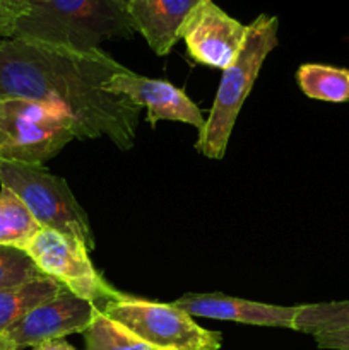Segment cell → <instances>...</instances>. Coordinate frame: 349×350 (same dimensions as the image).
Returning a JSON list of instances; mask_svg holds the SVG:
<instances>
[{
    "label": "cell",
    "mask_w": 349,
    "mask_h": 350,
    "mask_svg": "<svg viewBox=\"0 0 349 350\" xmlns=\"http://www.w3.org/2000/svg\"><path fill=\"white\" fill-rule=\"evenodd\" d=\"M204 0H130L127 12L135 33L142 34L151 50L164 57L181 40L190 14Z\"/></svg>",
    "instance_id": "obj_12"
},
{
    "label": "cell",
    "mask_w": 349,
    "mask_h": 350,
    "mask_svg": "<svg viewBox=\"0 0 349 350\" xmlns=\"http://www.w3.org/2000/svg\"><path fill=\"white\" fill-rule=\"evenodd\" d=\"M82 335L86 340V350H151L132 332L127 330L123 325L109 318L101 310Z\"/></svg>",
    "instance_id": "obj_17"
},
{
    "label": "cell",
    "mask_w": 349,
    "mask_h": 350,
    "mask_svg": "<svg viewBox=\"0 0 349 350\" xmlns=\"http://www.w3.org/2000/svg\"><path fill=\"white\" fill-rule=\"evenodd\" d=\"M0 350H16V349L10 347L5 340H0Z\"/></svg>",
    "instance_id": "obj_22"
},
{
    "label": "cell",
    "mask_w": 349,
    "mask_h": 350,
    "mask_svg": "<svg viewBox=\"0 0 349 350\" xmlns=\"http://www.w3.org/2000/svg\"><path fill=\"white\" fill-rule=\"evenodd\" d=\"M315 344L320 349L328 350H349V328L332 332H322L313 335Z\"/></svg>",
    "instance_id": "obj_20"
},
{
    "label": "cell",
    "mask_w": 349,
    "mask_h": 350,
    "mask_svg": "<svg viewBox=\"0 0 349 350\" xmlns=\"http://www.w3.org/2000/svg\"><path fill=\"white\" fill-rule=\"evenodd\" d=\"M99 308L70 291L64 289L51 299L31 310L7 330L3 340L12 349L36 347L50 340H62L67 335L84 334Z\"/></svg>",
    "instance_id": "obj_8"
},
{
    "label": "cell",
    "mask_w": 349,
    "mask_h": 350,
    "mask_svg": "<svg viewBox=\"0 0 349 350\" xmlns=\"http://www.w3.org/2000/svg\"><path fill=\"white\" fill-rule=\"evenodd\" d=\"M103 89L112 94L125 96L140 108H147V122L153 129L163 120L187 123L198 132L205 125L201 108L185 94L183 89L168 81L144 77L125 68L105 82Z\"/></svg>",
    "instance_id": "obj_10"
},
{
    "label": "cell",
    "mask_w": 349,
    "mask_h": 350,
    "mask_svg": "<svg viewBox=\"0 0 349 350\" xmlns=\"http://www.w3.org/2000/svg\"><path fill=\"white\" fill-rule=\"evenodd\" d=\"M27 2H43V0H27Z\"/></svg>",
    "instance_id": "obj_24"
},
{
    "label": "cell",
    "mask_w": 349,
    "mask_h": 350,
    "mask_svg": "<svg viewBox=\"0 0 349 350\" xmlns=\"http://www.w3.org/2000/svg\"><path fill=\"white\" fill-rule=\"evenodd\" d=\"M116 2L122 3V5L125 7V9H127V7H129V3H130V0H116Z\"/></svg>",
    "instance_id": "obj_23"
},
{
    "label": "cell",
    "mask_w": 349,
    "mask_h": 350,
    "mask_svg": "<svg viewBox=\"0 0 349 350\" xmlns=\"http://www.w3.org/2000/svg\"><path fill=\"white\" fill-rule=\"evenodd\" d=\"M177 308L190 317L211 318V320L236 321L253 327L287 328L294 330L298 306H276L240 299L224 294H183L173 301Z\"/></svg>",
    "instance_id": "obj_11"
},
{
    "label": "cell",
    "mask_w": 349,
    "mask_h": 350,
    "mask_svg": "<svg viewBox=\"0 0 349 350\" xmlns=\"http://www.w3.org/2000/svg\"><path fill=\"white\" fill-rule=\"evenodd\" d=\"M125 68L101 48L79 51L21 38L0 40V99L60 103L74 118L77 139L108 137L129 150L135 144L140 106L103 89Z\"/></svg>",
    "instance_id": "obj_1"
},
{
    "label": "cell",
    "mask_w": 349,
    "mask_h": 350,
    "mask_svg": "<svg viewBox=\"0 0 349 350\" xmlns=\"http://www.w3.org/2000/svg\"><path fill=\"white\" fill-rule=\"evenodd\" d=\"M0 185L21 198L41 229L74 236L88 250L96 248L88 214L64 178L38 164L0 159Z\"/></svg>",
    "instance_id": "obj_5"
},
{
    "label": "cell",
    "mask_w": 349,
    "mask_h": 350,
    "mask_svg": "<svg viewBox=\"0 0 349 350\" xmlns=\"http://www.w3.org/2000/svg\"><path fill=\"white\" fill-rule=\"evenodd\" d=\"M29 10L27 0H0V40L14 36L17 23Z\"/></svg>",
    "instance_id": "obj_19"
},
{
    "label": "cell",
    "mask_w": 349,
    "mask_h": 350,
    "mask_svg": "<svg viewBox=\"0 0 349 350\" xmlns=\"http://www.w3.org/2000/svg\"><path fill=\"white\" fill-rule=\"evenodd\" d=\"M26 205L16 193L7 188L0 190V246H14L23 250L40 231Z\"/></svg>",
    "instance_id": "obj_15"
},
{
    "label": "cell",
    "mask_w": 349,
    "mask_h": 350,
    "mask_svg": "<svg viewBox=\"0 0 349 350\" xmlns=\"http://www.w3.org/2000/svg\"><path fill=\"white\" fill-rule=\"evenodd\" d=\"M23 250L43 275L98 308L120 294L92 265L88 246L74 236L40 229Z\"/></svg>",
    "instance_id": "obj_7"
},
{
    "label": "cell",
    "mask_w": 349,
    "mask_h": 350,
    "mask_svg": "<svg viewBox=\"0 0 349 350\" xmlns=\"http://www.w3.org/2000/svg\"><path fill=\"white\" fill-rule=\"evenodd\" d=\"M246 36V26L226 14L214 0H204L190 14L181 31L188 55L211 68L231 65Z\"/></svg>",
    "instance_id": "obj_9"
},
{
    "label": "cell",
    "mask_w": 349,
    "mask_h": 350,
    "mask_svg": "<svg viewBox=\"0 0 349 350\" xmlns=\"http://www.w3.org/2000/svg\"><path fill=\"white\" fill-rule=\"evenodd\" d=\"M99 310L132 332L151 350H219L222 335L207 330L173 303H154L120 293Z\"/></svg>",
    "instance_id": "obj_6"
},
{
    "label": "cell",
    "mask_w": 349,
    "mask_h": 350,
    "mask_svg": "<svg viewBox=\"0 0 349 350\" xmlns=\"http://www.w3.org/2000/svg\"><path fill=\"white\" fill-rule=\"evenodd\" d=\"M77 126L64 105L23 98L0 99V159L43 166L70 140Z\"/></svg>",
    "instance_id": "obj_4"
},
{
    "label": "cell",
    "mask_w": 349,
    "mask_h": 350,
    "mask_svg": "<svg viewBox=\"0 0 349 350\" xmlns=\"http://www.w3.org/2000/svg\"><path fill=\"white\" fill-rule=\"evenodd\" d=\"M133 33L129 12L116 0H43L29 2L12 38L89 51Z\"/></svg>",
    "instance_id": "obj_2"
},
{
    "label": "cell",
    "mask_w": 349,
    "mask_h": 350,
    "mask_svg": "<svg viewBox=\"0 0 349 350\" xmlns=\"http://www.w3.org/2000/svg\"><path fill=\"white\" fill-rule=\"evenodd\" d=\"M64 287L43 275L21 286L0 291V340L10 327L26 317L31 310L57 296Z\"/></svg>",
    "instance_id": "obj_13"
},
{
    "label": "cell",
    "mask_w": 349,
    "mask_h": 350,
    "mask_svg": "<svg viewBox=\"0 0 349 350\" xmlns=\"http://www.w3.org/2000/svg\"><path fill=\"white\" fill-rule=\"evenodd\" d=\"M349 328V299L315 303L298 306L294 330L310 334L311 337L322 332Z\"/></svg>",
    "instance_id": "obj_16"
},
{
    "label": "cell",
    "mask_w": 349,
    "mask_h": 350,
    "mask_svg": "<svg viewBox=\"0 0 349 350\" xmlns=\"http://www.w3.org/2000/svg\"><path fill=\"white\" fill-rule=\"evenodd\" d=\"M301 91L327 103L349 101V70L324 64H303L296 72Z\"/></svg>",
    "instance_id": "obj_14"
},
{
    "label": "cell",
    "mask_w": 349,
    "mask_h": 350,
    "mask_svg": "<svg viewBox=\"0 0 349 350\" xmlns=\"http://www.w3.org/2000/svg\"><path fill=\"white\" fill-rule=\"evenodd\" d=\"M277 29L279 19L267 14H260L246 26L245 41L231 65L222 70L209 118L198 132L195 149L202 156L216 161L224 157L243 103L248 98L267 55L277 46Z\"/></svg>",
    "instance_id": "obj_3"
},
{
    "label": "cell",
    "mask_w": 349,
    "mask_h": 350,
    "mask_svg": "<svg viewBox=\"0 0 349 350\" xmlns=\"http://www.w3.org/2000/svg\"><path fill=\"white\" fill-rule=\"evenodd\" d=\"M43 277L31 256L14 246H0V291Z\"/></svg>",
    "instance_id": "obj_18"
},
{
    "label": "cell",
    "mask_w": 349,
    "mask_h": 350,
    "mask_svg": "<svg viewBox=\"0 0 349 350\" xmlns=\"http://www.w3.org/2000/svg\"><path fill=\"white\" fill-rule=\"evenodd\" d=\"M33 350H77V349L72 347L68 342H65L64 338H62V340L44 342V344H40L36 345V347H33Z\"/></svg>",
    "instance_id": "obj_21"
}]
</instances>
